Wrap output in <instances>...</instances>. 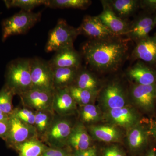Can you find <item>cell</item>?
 <instances>
[{"instance_id":"74e56055","label":"cell","mask_w":156,"mask_h":156,"mask_svg":"<svg viewBox=\"0 0 156 156\" xmlns=\"http://www.w3.org/2000/svg\"><path fill=\"white\" fill-rule=\"evenodd\" d=\"M149 134H151L156 140V121H153L151 122L149 130Z\"/></svg>"},{"instance_id":"5bb4252c","label":"cell","mask_w":156,"mask_h":156,"mask_svg":"<svg viewBox=\"0 0 156 156\" xmlns=\"http://www.w3.org/2000/svg\"><path fill=\"white\" fill-rule=\"evenodd\" d=\"M81 56L73 47L65 48L56 52L48 61L52 68H80Z\"/></svg>"},{"instance_id":"836d02e7","label":"cell","mask_w":156,"mask_h":156,"mask_svg":"<svg viewBox=\"0 0 156 156\" xmlns=\"http://www.w3.org/2000/svg\"><path fill=\"white\" fill-rule=\"evenodd\" d=\"M103 156H125V154L118 147L112 146L105 149Z\"/></svg>"},{"instance_id":"f546056e","label":"cell","mask_w":156,"mask_h":156,"mask_svg":"<svg viewBox=\"0 0 156 156\" xmlns=\"http://www.w3.org/2000/svg\"><path fill=\"white\" fill-rule=\"evenodd\" d=\"M48 0H11L5 1L6 7L8 8L18 7L22 10L32 11L36 7L44 5H46Z\"/></svg>"},{"instance_id":"44dd1931","label":"cell","mask_w":156,"mask_h":156,"mask_svg":"<svg viewBox=\"0 0 156 156\" xmlns=\"http://www.w3.org/2000/svg\"><path fill=\"white\" fill-rule=\"evenodd\" d=\"M89 130L93 137L104 142H115L119 140L121 137L120 131L112 126H90Z\"/></svg>"},{"instance_id":"9a60e30c","label":"cell","mask_w":156,"mask_h":156,"mask_svg":"<svg viewBox=\"0 0 156 156\" xmlns=\"http://www.w3.org/2000/svg\"><path fill=\"white\" fill-rule=\"evenodd\" d=\"M108 117L112 122L125 128H130L136 126L139 116L134 109L124 107L109 110Z\"/></svg>"},{"instance_id":"60d3db41","label":"cell","mask_w":156,"mask_h":156,"mask_svg":"<svg viewBox=\"0 0 156 156\" xmlns=\"http://www.w3.org/2000/svg\"></svg>"},{"instance_id":"4316f807","label":"cell","mask_w":156,"mask_h":156,"mask_svg":"<svg viewBox=\"0 0 156 156\" xmlns=\"http://www.w3.org/2000/svg\"><path fill=\"white\" fill-rule=\"evenodd\" d=\"M156 25V15L155 16H145L137 19L131 26L125 35L128 39H131L134 35L146 29L148 27Z\"/></svg>"},{"instance_id":"4dcf8cb0","label":"cell","mask_w":156,"mask_h":156,"mask_svg":"<svg viewBox=\"0 0 156 156\" xmlns=\"http://www.w3.org/2000/svg\"><path fill=\"white\" fill-rule=\"evenodd\" d=\"M80 118L83 122H94L99 119L100 113L95 105L89 104L82 106L80 112Z\"/></svg>"},{"instance_id":"277c9868","label":"cell","mask_w":156,"mask_h":156,"mask_svg":"<svg viewBox=\"0 0 156 156\" xmlns=\"http://www.w3.org/2000/svg\"><path fill=\"white\" fill-rule=\"evenodd\" d=\"M79 35L77 28L69 25L65 20L59 19L55 27L49 33L45 51L56 52L73 47L74 41Z\"/></svg>"},{"instance_id":"cb8c5ba5","label":"cell","mask_w":156,"mask_h":156,"mask_svg":"<svg viewBox=\"0 0 156 156\" xmlns=\"http://www.w3.org/2000/svg\"><path fill=\"white\" fill-rule=\"evenodd\" d=\"M107 2L115 14L122 19L133 14L139 4V2L136 0H112Z\"/></svg>"},{"instance_id":"5b68a950","label":"cell","mask_w":156,"mask_h":156,"mask_svg":"<svg viewBox=\"0 0 156 156\" xmlns=\"http://www.w3.org/2000/svg\"><path fill=\"white\" fill-rule=\"evenodd\" d=\"M67 116L55 114L52 124L42 140L49 147L63 148L66 145L75 126Z\"/></svg>"},{"instance_id":"e0dca14e","label":"cell","mask_w":156,"mask_h":156,"mask_svg":"<svg viewBox=\"0 0 156 156\" xmlns=\"http://www.w3.org/2000/svg\"><path fill=\"white\" fill-rule=\"evenodd\" d=\"M92 139L83 123L74 126L68 139L66 145L76 151H83L91 147Z\"/></svg>"},{"instance_id":"2e32d148","label":"cell","mask_w":156,"mask_h":156,"mask_svg":"<svg viewBox=\"0 0 156 156\" xmlns=\"http://www.w3.org/2000/svg\"><path fill=\"white\" fill-rule=\"evenodd\" d=\"M132 55L136 59L156 64V36H148L137 42Z\"/></svg>"},{"instance_id":"ba28073f","label":"cell","mask_w":156,"mask_h":156,"mask_svg":"<svg viewBox=\"0 0 156 156\" xmlns=\"http://www.w3.org/2000/svg\"><path fill=\"white\" fill-rule=\"evenodd\" d=\"M53 92L31 89L19 96L23 105L25 107L35 111H53Z\"/></svg>"},{"instance_id":"484cf974","label":"cell","mask_w":156,"mask_h":156,"mask_svg":"<svg viewBox=\"0 0 156 156\" xmlns=\"http://www.w3.org/2000/svg\"><path fill=\"white\" fill-rule=\"evenodd\" d=\"M89 0H48L46 5L52 9H84L90 5Z\"/></svg>"},{"instance_id":"8992f818","label":"cell","mask_w":156,"mask_h":156,"mask_svg":"<svg viewBox=\"0 0 156 156\" xmlns=\"http://www.w3.org/2000/svg\"><path fill=\"white\" fill-rule=\"evenodd\" d=\"M32 89L53 92V69L41 58L31 59Z\"/></svg>"},{"instance_id":"e575fe53","label":"cell","mask_w":156,"mask_h":156,"mask_svg":"<svg viewBox=\"0 0 156 156\" xmlns=\"http://www.w3.org/2000/svg\"><path fill=\"white\" fill-rule=\"evenodd\" d=\"M72 156H97V150L94 147H91L84 150L74 151Z\"/></svg>"},{"instance_id":"ab89813d","label":"cell","mask_w":156,"mask_h":156,"mask_svg":"<svg viewBox=\"0 0 156 156\" xmlns=\"http://www.w3.org/2000/svg\"><path fill=\"white\" fill-rule=\"evenodd\" d=\"M145 156H156V151L154 149H151L148 151Z\"/></svg>"},{"instance_id":"d6a6232c","label":"cell","mask_w":156,"mask_h":156,"mask_svg":"<svg viewBox=\"0 0 156 156\" xmlns=\"http://www.w3.org/2000/svg\"><path fill=\"white\" fill-rule=\"evenodd\" d=\"M41 156H71L63 148L48 147Z\"/></svg>"},{"instance_id":"603a6c76","label":"cell","mask_w":156,"mask_h":156,"mask_svg":"<svg viewBox=\"0 0 156 156\" xmlns=\"http://www.w3.org/2000/svg\"><path fill=\"white\" fill-rule=\"evenodd\" d=\"M148 131L143 126L136 125L132 128L128 134V141L129 147L133 151L142 149L147 142Z\"/></svg>"},{"instance_id":"52a82bcc","label":"cell","mask_w":156,"mask_h":156,"mask_svg":"<svg viewBox=\"0 0 156 156\" xmlns=\"http://www.w3.org/2000/svg\"><path fill=\"white\" fill-rule=\"evenodd\" d=\"M9 123V132L5 141L9 147L13 148L28 140L37 138L34 127L22 122L13 113L10 115Z\"/></svg>"},{"instance_id":"4fadbf2b","label":"cell","mask_w":156,"mask_h":156,"mask_svg":"<svg viewBox=\"0 0 156 156\" xmlns=\"http://www.w3.org/2000/svg\"><path fill=\"white\" fill-rule=\"evenodd\" d=\"M104 106L108 110L120 108L126 106V98L122 87L117 83L108 84L104 89L101 94Z\"/></svg>"},{"instance_id":"30bf717a","label":"cell","mask_w":156,"mask_h":156,"mask_svg":"<svg viewBox=\"0 0 156 156\" xmlns=\"http://www.w3.org/2000/svg\"><path fill=\"white\" fill-rule=\"evenodd\" d=\"M101 3L103 11L98 17L115 36L125 35L129 27L128 23L115 14L107 1Z\"/></svg>"},{"instance_id":"ffe728a7","label":"cell","mask_w":156,"mask_h":156,"mask_svg":"<svg viewBox=\"0 0 156 156\" xmlns=\"http://www.w3.org/2000/svg\"><path fill=\"white\" fill-rule=\"evenodd\" d=\"M48 147L41 140L34 138L15 146L13 148L17 151L18 156H41Z\"/></svg>"},{"instance_id":"1f68e13d","label":"cell","mask_w":156,"mask_h":156,"mask_svg":"<svg viewBox=\"0 0 156 156\" xmlns=\"http://www.w3.org/2000/svg\"><path fill=\"white\" fill-rule=\"evenodd\" d=\"M36 112L28 108L14 109L13 114L22 122L34 126Z\"/></svg>"},{"instance_id":"f35d334b","label":"cell","mask_w":156,"mask_h":156,"mask_svg":"<svg viewBox=\"0 0 156 156\" xmlns=\"http://www.w3.org/2000/svg\"><path fill=\"white\" fill-rule=\"evenodd\" d=\"M10 115H7L0 110V121H9Z\"/></svg>"},{"instance_id":"6da1fadb","label":"cell","mask_w":156,"mask_h":156,"mask_svg":"<svg viewBox=\"0 0 156 156\" xmlns=\"http://www.w3.org/2000/svg\"><path fill=\"white\" fill-rule=\"evenodd\" d=\"M128 40L117 36L89 40L82 46V55L87 64L98 72L115 71L127 56Z\"/></svg>"},{"instance_id":"8d00e7d4","label":"cell","mask_w":156,"mask_h":156,"mask_svg":"<svg viewBox=\"0 0 156 156\" xmlns=\"http://www.w3.org/2000/svg\"><path fill=\"white\" fill-rule=\"evenodd\" d=\"M9 128V120L7 121H0V137L5 140L8 135Z\"/></svg>"},{"instance_id":"f1b7e54d","label":"cell","mask_w":156,"mask_h":156,"mask_svg":"<svg viewBox=\"0 0 156 156\" xmlns=\"http://www.w3.org/2000/svg\"><path fill=\"white\" fill-rule=\"evenodd\" d=\"M15 95L14 92L5 85L0 90V110L6 114L11 115L13 113L12 99Z\"/></svg>"},{"instance_id":"7a4b0ae2","label":"cell","mask_w":156,"mask_h":156,"mask_svg":"<svg viewBox=\"0 0 156 156\" xmlns=\"http://www.w3.org/2000/svg\"><path fill=\"white\" fill-rule=\"evenodd\" d=\"M6 83L15 95H20L32 89L31 59L18 58L7 66Z\"/></svg>"},{"instance_id":"8fae6325","label":"cell","mask_w":156,"mask_h":156,"mask_svg":"<svg viewBox=\"0 0 156 156\" xmlns=\"http://www.w3.org/2000/svg\"><path fill=\"white\" fill-rule=\"evenodd\" d=\"M156 84L151 85L137 84L132 88L131 95L134 102L143 109L153 110L156 99Z\"/></svg>"},{"instance_id":"d590c367","label":"cell","mask_w":156,"mask_h":156,"mask_svg":"<svg viewBox=\"0 0 156 156\" xmlns=\"http://www.w3.org/2000/svg\"><path fill=\"white\" fill-rule=\"evenodd\" d=\"M140 5L143 9L147 11H156V0H144L141 1Z\"/></svg>"},{"instance_id":"d4e9b609","label":"cell","mask_w":156,"mask_h":156,"mask_svg":"<svg viewBox=\"0 0 156 156\" xmlns=\"http://www.w3.org/2000/svg\"><path fill=\"white\" fill-rule=\"evenodd\" d=\"M73 86L97 92L99 85L97 79L93 74L87 70L81 69L80 68Z\"/></svg>"},{"instance_id":"9c48e42d","label":"cell","mask_w":156,"mask_h":156,"mask_svg":"<svg viewBox=\"0 0 156 156\" xmlns=\"http://www.w3.org/2000/svg\"><path fill=\"white\" fill-rule=\"evenodd\" d=\"M77 30L79 34L84 35L90 40H102L116 36L98 16L86 15Z\"/></svg>"},{"instance_id":"d6986e66","label":"cell","mask_w":156,"mask_h":156,"mask_svg":"<svg viewBox=\"0 0 156 156\" xmlns=\"http://www.w3.org/2000/svg\"><path fill=\"white\" fill-rule=\"evenodd\" d=\"M80 68V67L52 68L54 90L68 88L72 86Z\"/></svg>"},{"instance_id":"7c38bea8","label":"cell","mask_w":156,"mask_h":156,"mask_svg":"<svg viewBox=\"0 0 156 156\" xmlns=\"http://www.w3.org/2000/svg\"><path fill=\"white\" fill-rule=\"evenodd\" d=\"M76 104L68 88L54 90L52 109L55 114L60 116L71 114L75 111Z\"/></svg>"},{"instance_id":"83f0119b","label":"cell","mask_w":156,"mask_h":156,"mask_svg":"<svg viewBox=\"0 0 156 156\" xmlns=\"http://www.w3.org/2000/svg\"><path fill=\"white\" fill-rule=\"evenodd\" d=\"M68 89L76 103L81 106L90 104L97 93L73 85L69 87Z\"/></svg>"},{"instance_id":"7402d4cb","label":"cell","mask_w":156,"mask_h":156,"mask_svg":"<svg viewBox=\"0 0 156 156\" xmlns=\"http://www.w3.org/2000/svg\"><path fill=\"white\" fill-rule=\"evenodd\" d=\"M35 112L34 127L36 131L37 138L42 141L52 124L55 114L53 111H38Z\"/></svg>"},{"instance_id":"3957f363","label":"cell","mask_w":156,"mask_h":156,"mask_svg":"<svg viewBox=\"0 0 156 156\" xmlns=\"http://www.w3.org/2000/svg\"><path fill=\"white\" fill-rule=\"evenodd\" d=\"M41 17V12L34 13L21 10L19 13L4 20L2 23L3 41L11 36L27 32L40 21Z\"/></svg>"},{"instance_id":"ac0fdd59","label":"cell","mask_w":156,"mask_h":156,"mask_svg":"<svg viewBox=\"0 0 156 156\" xmlns=\"http://www.w3.org/2000/svg\"><path fill=\"white\" fill-rule=\"evenodd\" d=\"M128 76L141 85H151L156 84V72L145 65L141 62H138L128 71Z\"/></svg>"}]
</instances>
